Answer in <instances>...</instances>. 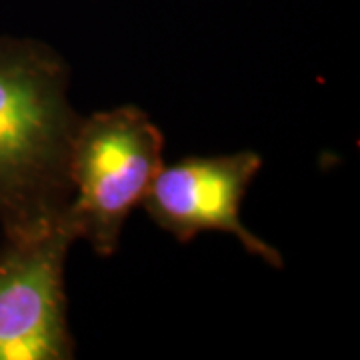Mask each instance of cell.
I'll use <instances>...</instances> for the list:
<instances>
[{"instance_id":"6da1fadb","label":"cell","mask_w":360,"mask_h":360,"mask_svg":"<svg viewBox=\"0 0 360 360\" xmlns=\"http://www.w3.org/2000/svg\"><path fill=\"white\" fill-rule=\"evenodd\" d=\"M68 66L37 40L0 39V224L26 238L65 217L70 146L82 116L68 103Z\"/></svg>"},{"instance_id":"7a4b0ae2","label":"cell","mask_w":360,"mask_h":360,"mask_svg":"<svg viewBox=\"0 0 360 360\" xmlns=\"http://www.w3.org/2000/svg\"><path fill=\"white\" fill-rule=\"evenodd\" d=\"M165 134L139 106L80 118L70 146L72 198L65 214L98 257H112L129 214L162 165Z\"/></svg>"},{"instance_id":"3957f363","label":"cell","mask_w":360,"mask_h":360,"mask_svg":"<svg viewBox=\"0 0 360 360\" xmlns=\"http://www.w3.org/2000/svg\"><path fill=\"white\" fill-rule=\"evenodd\" d=\"M78 234L66 214L51 229L8 238L0 252V360H68L65 262Z\"/></svg>"},{"instance_id":"277c9868","label":"cell","mask_w":360,"mask_h":360,"mask_svg":"<svg viewBox=\"0 0 360 360\" xmlns=\"http://www.w3.org/2000/svg\"><path fill=\"white\" fill-rule=\"evenodd\" d=\"M260 167L262 156L252 150L186 156L158 170L142 206L180 243H191L202 231L231 232L252 257L283 269V255L245 229L240 220L243 198Z\"/></svg>"}]
</instances>
